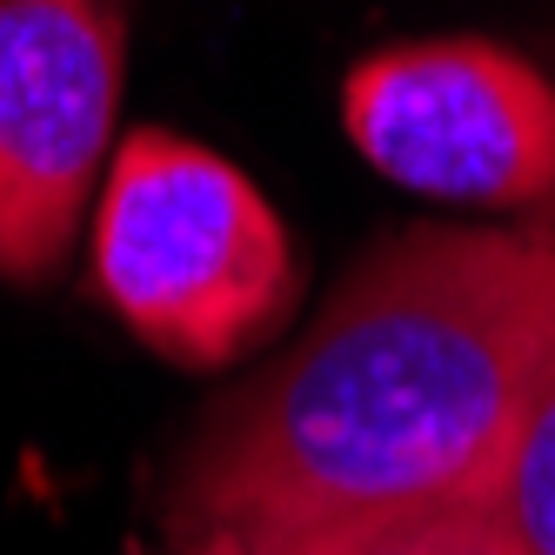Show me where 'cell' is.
<instances>
[{
	"label": "cell",
	"mask_w": 555,
	"mask_h": 555,
	"mask_svg": "<svg viewBox=\"0 0 555 555\" xmlns=\"http://www.w3.org/2000/svg\"><path fill=\"white\" fill-rule=\"evenodd\" d=\"M308 548H314V542H308ZM322 548H328V555H522V548H515V535L495 522L489 502L409 515V522L362 529V535H341V542H322Z\"/></svg>",
	"instance_id": "cell-6"
},
{
	"label": "cell",
	"mask_w": 555,
	"mask_h": 555,
	"mask_svg": "<svg viewBox=\"0 0 555 555\" xmlns=\"http://www.w3.org/2000/svg\"><path fill=\"white\" fill-rule=\"evenodd\" d=\"M295 242L268 194L215 147L134 128L101 175L94 288L175 369H228L295 301Z\"/></svg>",
	"instance_id": "cell-2"
},
{
	"label": "cell",
	"mask_w": 555,
	"mask_h": 555,
	"mask_svg": "<svg viewBox=\"0 0 555 555\" xmlns=\"http://www.w3.org/2000/svg\"><path fill=\"white\" fill-rule=\"evenodd\" d=\"M489 508L522 555H555V382L515 435V449L489 489Z\"/></svg>",
	"instance_id": "cell-5"
},
{
	"label": "cell",
	"mask_w": 555,
	"mask_h": 555,
	"mask_svg": "<svg viewBox=\"0 0 555 555\" xmlns=\"http://www.w3.org/2000/svg\"><path fill=\"white\" fill-rule=\"evenodd\" d=\"M341 128L388 181L435 202H555V81L475 34L402 41L348 67Z\"/></svg>",
	"instance_id": "cell-3"
},
{
	"label": "cell",
	"mask_w": 555,
	"mask_h": 555,
	"mask_svg": "<svg viewBox=\"0 0 555 555\" xmlns=\"http://www.w3.org/2000/svg\"><path fill=\"white\" fill-rule=\"evenodd\" d=\"M555 382V215L409 228L202 428L181 522L202 542L308 548L489 502Z\"/></svg>",
	"instance_id": "cell-1"
},
{
	"label": "cell",
	"mask_w": 555,
	"mask_h": 555,
	"mask_svg": "<svg viewBox=\"0 0 555 555\" xmlns=\"http://www.w3.org/2000/svg\"><path fill=\"white\" fill-rule=\"evenodd\" d=\"M128 0H0V282L41 288L74 248L121 107Z\"/></svg>",
	"instance_id": "cell-4"
},
{
	"label": "cell",
	"mask_w": 555,
	"mask_h": 555,
	"mask_svg": "<svg viewBox=\"0 0 555 555\" xmlns=\"http://www.w3.org/2000/svg\"><path fill=\"white\" fill-rule=\"evenodd\" d=\"M194 555H328V548L322 542H314V548H234V542H202Z\"/></svg>",
	"instance_id": "cell-7"
}]
</instances>
